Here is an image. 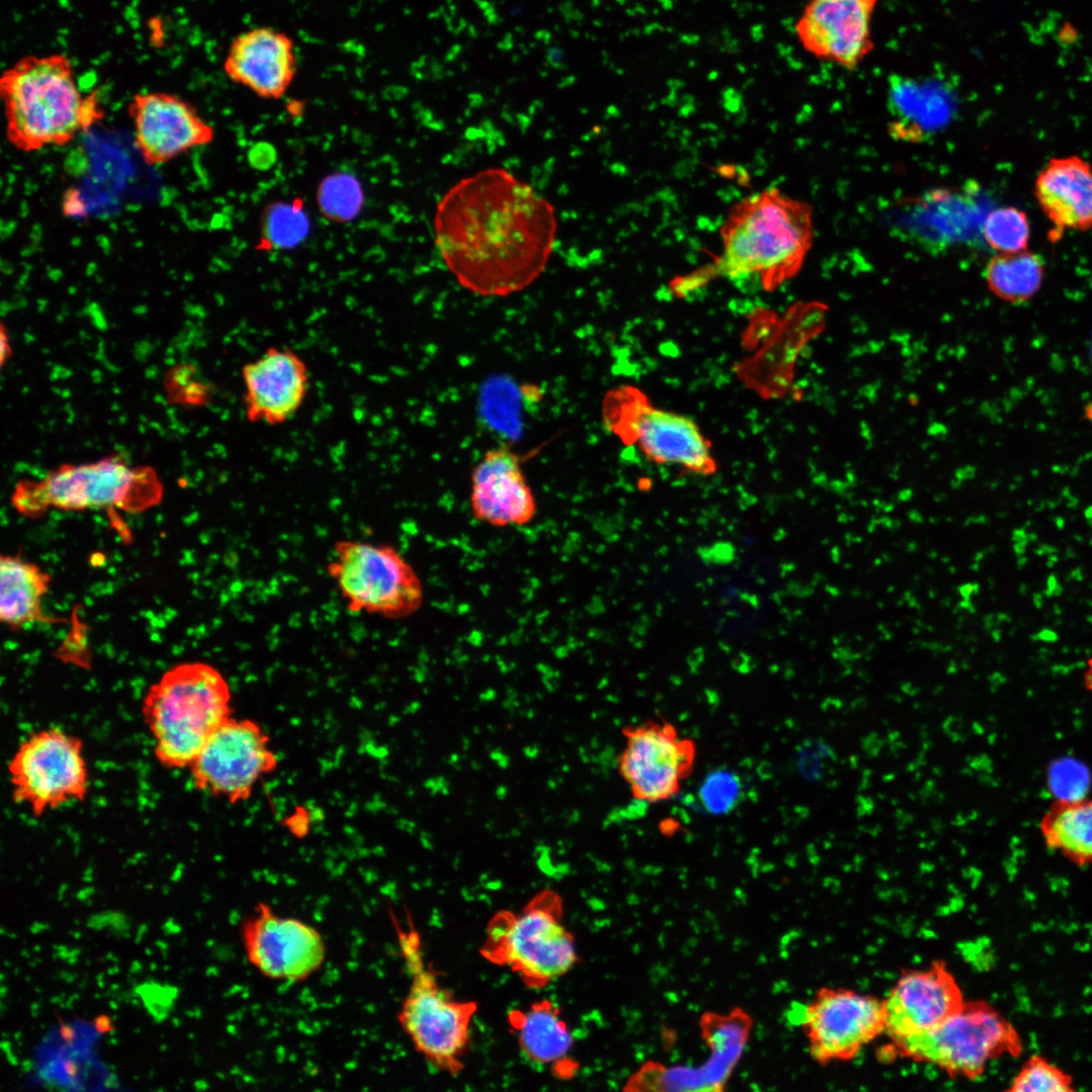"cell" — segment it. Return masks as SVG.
<instances>
[{
	"label": "cell",
	"mask_w": 1092,
	"mask_h": 1092,
	"mask_svg": "<svg viewBox=\"0 0 1092 1092\" xmlns=\"http://www.w3.org/2000/svg\"><path fill=\"white\" fill-rule=\"evenodd\" d=\"M1044 276V259L1028 249L998 253L985 269L990 291L1001 300L1017 305L1027 303L1039 292Z\"/></svg>",
	"instance_id": "obj_29"
},
{
	"label": "cell",
	"mask_w": 1092,
	"mask_h": 1092,
	"mask_svg": "<svg viewBox=\"0 0 1092 1092\" xmlns=\"http://www.w3.org/2000/svg\"><path fill=\"white\" fill-rule=\"evenodd\" d=\"M509 1022L521 1053L529 1062L550 1067L558 1077L574 1074V1062L569 1057L573 1035L559 1007L551 1000L543 999L526 1009L511 1011Z\"/></svg>",
	"instance_id": "obj_24"
},
{
	"label": "cell",
	"mask_w": 1092,
	"mask_h": 1092,
	"mask_svg": "<svg viewBox=\"0 0 1092 1092\" xmlns=\"http://www.w3.org/2000/svg\"><path fill=\"white\" fill-rule=\"evenodd\" d=\"M1044 845L1074 864H1092V797H1059L1040 818Z\"/></svg>",
	"instance_id": "obj_28"
},
{
	"label": "cell",
	"mask_w": 1092,
	"mask_h": 1092,
	"mask_svg": "<svg viewBox=\"0 0 1092 1092\" xmlns=\"http://www.w3.org/2000/svg\"><path fill=\"white\" fill-rule=\"evenodd\" d=\"M309 231V219L300 198L277 201L264 210L258 249H291L301 243Z\"/></svg>",
	"instance_id": "obj_30"
},
{
	"label": "cell",
	"mask_w": 1092,
	"mask_h": 1092,
	"mask_svg": "<svg viewBox=\"0 0 1092 1092\" xmlns=\"http://www.w3.org/2000/svg\"><path fill=\"white\" fill-rule=\"evenodd\" d=\"M982 235L988 246L998 253H1015L1028 249L1030 223L1026 212L1015 206L990 211L982 224Z\"/></svg>",
	"instance_id": "obj_31"
},
{
	"label": "cell",
	"mask_w": 1092,
	"mask_h": 1092,
	"mask_svg": "<svg viewBox=\"0 0 1092 1092\" xmlns=\"http://www.w3.org/2000/svg\"><path fill=\"white\" fill-rule=\"evenodd\" d=\"M894 1043L904 1056L968 1078L979 1077L995 1059L1019 1056L1023 1048L1011 1022L984 1002H964L931 1029Z\"/></svg>",
	"instance_id": "obj_9"
},
{
	"label": "cell",
	"mask_w": 1092,
	"mask_h": 1092,
	"mask_svg": "<svg viewBox=\"0 0 1092 1092\" xmlns=\"http://www.w3.org/2000/svg\"><path fill=\"white\" fill-rule=\"evenodd\" d=\"M95 1028L99 1033H106L113 1029L111 1018L107 1015H100L95 1019Z\"/></svg>",
	"instance_id": "obj_37"
},
{
	"label": "cell",
	"mask_w": 1092,
	"mask_h": 1092,
	"mask_svg": "<svg viewBox=\"0 0 1092 1092\" xmlns=\"http://www.w3.org/2000/svg\"><path fill=\"white\" fill-rule=\"evenodd\" d=\"M711 1056L700 1067H673L647 1073L645 1084L661 1090H719L740 1058L749 1022L742 1014L711 1019L706 1026Z\"/></svg>",
	"instance_id": "obj_23"
},
{
	"label": "cell",
	"mask_w": 1092,
	"mask_h": 1092,
	"mask_svg": "<svg viewBox=\"0 0 1092 1092\" xmlns=\"http://www.w3.org/2000/svg\"><path fill=\"white\" fill-rule=\"evenodd\" d=\"M743 783L731 768H715L705 776L697 792L702 809L713 816L731 813L742 800Z\"/></svg>",
	"instance_id": "obj_33"
},
{
	"label": "cell",
	"mask_w": 1092,
	"mask_h": 1092,
	"mask_svg": "<svg viewBox=\"0 0 1092 1092\" xmlns=\"http://www.w3.org/2000/svg\"><path fill=\"white\" fill-rule=\"evenodd\" d=\"M479 951L533 989L566 975L578 961L574 937L563 922L562 900L551 890L538 893L517 912L495 913Z\"/></svg>",
	"instance_id": "obj_6"
},
{
	"label": "cell",
	"mask_w": 1092,
	"mask_h": 1092,
	"mask_svg": "<svg viewBox=\"0 0 1092 1092\" xmlns=\"http://www.w3.org/2000/svg\"><path fill=\"white\" fill-rule=\"evenodd\" d=\"M804 1025L815 1059L846 1060L885 1028L884 1004L844 989H823L808 1006Z\"/></svg>",
	"instance_id": "obj_15"
},
{
	"label": "cell",
	"mask_w": 1092,
	"mask_h": 1092,
	"mask_svg": "<svg viewBox=\"0 0 1092 1092\" xmlns=\"http://www.w3.org/2000/svg\"><path fill=\"white\" fill-rule=\"evenodd\" d=\"M888 92L893 116L889 131L899 141L920 143L929 139L949 122L954 111L952 97L931 83L892 76Z\"/></svg>",
	"instance_id": "obj_25"
},
{
	"label": "cell",
	"mask_w": 1092,
	"mask_h": 1092,
	"mask_svg": "<svg viewBox=\"0 0 1092 1092\" xmlns=\"http://www.w3.org/2000/svg\"><path fill=\"white\" fill-rule=\"evenodd\" d=\"M241 938L246 959L263 977L284 983H300L322 969L327 944L313 925L280 915L271 905L259 902L242 922Z\"/></svg>",
	"instance_id": "obj_13"
},
{
	"label": "cell",
	"mask_w": 1092,
	"mask_h": 1092,
	"mask_svg": "<svg viewBox=\"0 0 1092 1092\" xmlns=\"http://www.w3.org/2000/svg\"><path fill=\"white\" fill-rule=\"evenodd\" d=\"M714 271V267L698 271L695 274L688 275L686 277L678 278V282L674 284V290L681 296H686L693 290L699 289L706 282H708L710 275Z\"/></svg>",
	"instance_id": "obj_35"
},
{
	"label": "cell",
	"mask_w": 1092,
	"mask_h": 1092,
	"mask_svg": "<svg viewBox=\"0 0 1092 1092\" xmlns=\"http://www.w3.org/2000/svg\"><path fill=\"white\" fill-rule=\"evenodd\" d=\"M316 200L321 212L330 220L345 222L360 212L364 195L358 180L348 173H334L318 185Z\"/></svg>",
	"instance_id": "obj_32"
},
{
	"label": "cell",
	"mask_w": 1092,
	"mask_h": 1092,
	"mask_svg": "<svg viewBox=\"0 0 1092 1092\" xmlns=\"http://www.w3.org/2000/svg\"><path fill=\"white\" fill-rule=\"evenodd\" d=\"M162 497V485L152 469L132 468L120 457L79 465L66 464L39 481L23 480L12 494L15 510L28 518L50 508L64 511H145Z\"/></svg>",
	"instance_id": "obj_7"
},
{
	"label": "cell",
	"mask_w": 1092,
	"mask_h": 1092,
	"mask_svg": "<svg viewBox=\"0 0 1092 1092\" xmlns=\"http://www.w3.org/2000/svg\"><path fill=\"white\" fill-rule=\"evenodd\" d=\"M277 761L258 723L230 717L211 733L189 767L196 789L237 804L250 798Z\"/></svg>",
	"instance_id": "obj_11"
},
{
	"label": "cell",
	"mask_w": 1092,
	"mask_h": 1092,
	"mask_svg": "<svg viewBox=\"0 0 1092 1092\" xmlns=\"http://www.w3.org/2000/svg\"><path fill=\"white\" fill-rule=\"evenodd\" d=\"M625 408L624 430L652 460L696 473L715 469L708 442L691 419L643 403Z\"/></svg>",
	"instance_id": "obj_20"
},
{
	"label": "cell",
	"mask_w": 1092,
	"mask_h": 1092,
	"mask_svg": "<svg viewBox=\"0 0 1092 1092\" xmlns=\"http://www.w3.org/2000/svg\"><path fill=\"white\" fill-rule=\"evenodd\" d=\"M249 162L257 169H268L275 162V150L267 144H258L249 152Z\"/></svg>",
	"instance_id": "obj_36"
},
{
	"label": "cell",
	"mask_w": 1092,
	"mask_h": 1092,
	"mask_svg": "<svg viewBox=\"0 0 1092 1092\" xmlns=\"http://www.w3.org/2000/svg\"><path fill=\"white\" fill-rule=\"evenodd\" d=\"M245 414L249 422L278 426L291 420L309 389V371L290 348L270 347L242 369Z\"/></svg>",
	"instance_id": "obj_16"
},
{
	"label": "cell",
	"mask_w": 1092,
	"mask_h": 1092,
	"mask_svg": "<svg viewBox=\"0 0 1092 1092\" xmlns=\"http://www.w3.org/2000/svg\"><path fill=\"white\" fill-rule=\"evenodd\" d=\"M410 986L397 1020L415 1050L435 1069L458 1075L469 1045L477 1004L456 999L425 960L418 931L393 919Z\"/></svg>",
	"instance_id": "obj_5"
},
{
	"label": "cell",
	"mask_w": 1092,
	"mask_h": 1092,
	"mask_svg": "<svg viewBox=\"0 0 1092 1092\" xmlns=\"http://www.w3.org/2000/svg\"><path fill=\"white\" fill-rule=\"evenodd\" d=\"M135 146L145 160L162 164L209 144L213 128L181 98L165 92L138 94L129 105Z\"/></svg>",
	"instance_id": "obj_17"
},
{
	"label": "cell",
	"mask_w": 1092,
	"mask_h": 1092,
	"mask_svg": "<svg viewBox=\"0 0 1092 1092\" xmlns=\"http://www.w3.org/2000/svg\"><path fill=\"white\" fill-rule=\"evenodd\" d=\"M714 268L743 290L770 289L795 275L813 242L811 207L771 188L737 203Z\"/></svg>",
	"instance_id": "obj_2"
},
{
	"label": "cell",
	"mask_w": 1092,
	"mask_h": 1092,
	"mask_svg": "<svg viewBox=\"0 0 1092 1092\" xmlns=\"http://www.w3.org/2000/svg\"><path fill=\"white\" fill-rule=\"evenodd\" d=\"M327 573L349 612L400 620L423 605L424 588L413 565L389 544L340 539Z\"/></svg>",
	"instance_id": "obj_8"
},
{
	"label": "cell",
	"mask_w": 1092,
	"mask_h": 1092,
	"mask_svg": "<svg viewBox=\"0 0 1092 1092\" xmlns=\"http://www.w3.org/2000/svg\"><path fill=\"white\" fill-rule=\"evenodd\" d=\"M234 82L265 99H279L295 75V52L291 38L271 27H257L239 34L231 43L223 64Z\"/></svg>",
	"instance_id": "obj_21"
},
{
	"label": "cell",
	"mask_w": 1092,
	"mask_h": 1092,
	"mask_svg": "<svg viewBox=\"0 0 1092 1092\" xmlns=\"http://www.w3.org/2000/svg\"><path fill=\"white\" fill-rule=\"evenodd\" d=\"M12 797L34 816L88 794L89 776L80 738L59 728L32 733L8 764Z\"/></svg>",
	"instance_id": "obj_10"
},
{
	"label": "cell",
	"mask_w": 1092,
	"mask_h": 1092,
	"mask_svg": "<svg viewBox=\"0 0 1092 1092\" xmlns=\"http://www.w3.org/2000/svg\"><path fill=\"white\" fill-rule=\"evenodd\" d=\"M879 0H805L794 24L802 49L852 71L875 49L872 22Z\"/></svg>",
	"instance_id": "obj_14"
},
{
	"label": "cell",
	"mask_w": 1092,
	"mask_h": 1092,
	"mask_svg": "<svg viewBox=\"0 0 1092 1092\" xmlns=\"http://www.w3.org/2000/svg\"><path fill=\"white\" fill-rule=\"evenodd\" d=\"M1085 684L1092 691V661L1089 663V668L1085 674Z\"/></svg>",
	"instance_id": "obj_38"
},
{
	"label": "cell",
	"mask_w": 1092,
	"mask_h": 1092,
	"mask_svg": "<svg viewBox=\"0 0 1092 1092\" xmlns=\"http://www.w3.org/2000/svg\"><path fill=\"white\" fill-rule=\"evenodd\" d=\"M433 231L447 270L481 296L522 291L546 269L557 240L551 202L500 167L461 178L437 203Z\"/></svg>",
	"instance_id": "obj_1"
},
{
	"label": "cell",
	"mask_w": 1092,
	"mask_h": 1092,
	"mask_svg": "<svg viewBox=\"0 0 1092 1092\" xmlns=\"http://www.w3.org/2000/svg\"><path fill=\"white\" fill-rule=\"evenodd\" d=\"M964 1002L960 987L943 965L907 972L883 1001L884 1030L898 1042L931 1029Z\"/></svg>",
	"instance_id": "obj_19"
},
{
	"label": "cell",
	"mask_w": 1092,
	"mask_h": 1092,
	"mask_svg": "<svg viewBox=\"0 0 1092 1092\" xmlns=\"http://www.w3.org/2000/svg\"><path fill=\"white\" fill-rule=\"evenodd\" d=\"M963 194V190L937 189L906 199L903 208L908 211L901 215L899 229L920 245L931 242L930 249L947 248L963 240L971 223V212Z\"/></svg>",
	"instance_id": "obj_26"
},
{
	"label": "cell",
	"mask_w": 1092,
	"mask_h": 1092,
	"mask_svg": "<svg viewBox=\"0 0 1092 1092\" xmlns=\"http://www.w3.org/2000/svg\"><path fill=\"white\" fill-rule=\"evenodd\" d=\"M0 90L8 139L25 152L64 145L102 114L97 97L78 88L63 55L19 60L3 73Z\"/></svg>",
	"instance_id": "obj_3"
},
{
	"label": "cell",
	"mask_w": 1092,
	"mask_h": 1092,
	"mask_svg": "<svg viewBox=\"0 0 1092 1092\" xmlns=\"http://www.w3.org/2000/svg\"><path fill=\"white\" fill-rule=\"evenodd\" d=\"M1033 194L1053 225L1051 241L1067 230L1092 229V166L1080 156L1052 158L1037 173Z\"/></svg>",
	"instance_id": "obj_22"
},
{
	"label": "cell",
	"mask_w": 1092,
	"mask_h": 1092,
	"mask_svg": "<svg viewBox=\"0 0 1092 1092\" xmlns=\"http://www.w3.org/2000/svg\"><path fill=\"white\" fill-rule=\"evenodd\" d=\"M50 573L19 555L0 559V619L17 631L34 622H56L42 612V597L49 592Z\"/></svg>",
	"instance_id": "obj_27"
},
{
	"label": "cell",
	"mask_w": 1092,
	"mask_h": 1092,
	"mask_svg": "<svg viewBox=\"0 0 1092 1092\" xmlns=\"http://www.w3.org/2000/svg\"><path fill=\"white\" fill-rule=\"evenodd\" d=\"M623 733L618 767L634 799L657 804L675 797L695 766V741L663 719L630 725Z\"/></svg>",
	"instance_id": "obj_12"
},
{
	"label": "cell",
	"mask_w": 1092,
	"mask_h": 1092,
	"mask_svg": "<svg viewBox=\"0 0 1092 1092\" xmlns=\"http://www.w3.org/2000/svg\"><path fill=\"white\" fill-rule=\"evenodd\" d=\"M473 517L492 527L525 526L537 514V502L509 445L488 449L471 472L469 497Z\"/></svg>",
	"instance_id": "obj_18"
},
{
	"label": "cell",
	"mask_w": 1092,
	"mask_h": 1092,
	"mask_svg": "<svg viewBox=\"0 0 1092 1092\" xmlns=\"http://www.w3.org/2000/svg\"><path fill=\"white\" fill-rule=\"evenodd\" d=\"M231 690L205 662L172 666L147 692L142 713L157 760L169 768L191 764L207 738L231 717Z\"/></svg>",
	"instance_id": "obj_4"
},
{
	"label": "cell",
	"mask_w": 1092,
	"mask_h": 1092,
	"mask_svg": "<svg viewBox=\"0 0 1092 1092\" xmlns=\"http://www.w3.org/2000/svg\"><path fill=\"white\" fill-rule=\"evenodd\" d=\"M1073 1077L1046 1058L1033 1055L1021 1066L1012 1079L1011 1092H1071Z\"/></svg>",
	"instance_id": "obj_34"
}]
</instances>
